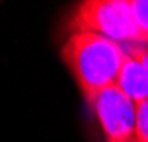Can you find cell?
I'll list each match as a JSON object with an SVG mask.
<instances>
[{
    "label": "cell",
    "mask_w": 148,
    "mask_h": 142,
    "mask_svg": "<svg viewBox=\"0 0 148 142\" xmlns=\"http://www.w3.org/2000/svg\"><path fill=\"white\" fill-rule=\"evenodd\" d=\"M106 142H136V104L116 86L104 88L90 102Z\"/></svg>",
    "instance_id": "3957f363"
},
{
    "label": "cell",
    "mask_w": 148,
    "mask_h": 142,
    "mask_svg": "<svg viewBox=\"0 0 148 142\" xmlns=\"http://www.w3.org/2000/svg\"><path fill=\"white\" fill-rule=\"evenodd\" d=\"M68 22L72 32H94L118 44L142 42L128 0H80Z\"/></svg>",
    "instance_id": "7a4b0ae2"
},
{
    "label": "cell",
    "mask_w": 148,
    "mask_h": 142,
    "mask_svg": "<svg viewBox=\"0 0 148 142\" xmlns=\"http://www.w3.org/2000/svg\"><path fill=\"white\" fill-rule=\"evenodd\" d=\"M114 86L118 90H122L134 104L146 102L148 100V70H146V66L136 56L126 52Z\"/></svg>",
    "instance_id": "277c9868"
},
{
    "label": "cell",
    "mask_w": 148,
    "mask_h": 142,
    "mask_svg": "<svg viewBox=\"0 0 148 142\" xmlns=\"http://www.w3.org/2000/svg\"><path fill=\"white\" fill-rule=\"evenodd\" d=\"M128 2H130L132 18L140 30L142 42H148V0H128Z\"/></svg>",
    "instance_id": "5b68a950"
},
{
    "label": "cell",
    "mask_w": 148,
    "mask_h": 142,
    "mask_svg": "<svg viewBox=\"0 0 148 142\" xmlns=\"http://www.w3.org/2000/svg\"><path fill=\"white\" fill-rule=\"evenodd\" d=\"M124 52L136 56L148 70V42H136V44H130L128 48H124Z\"/></svg>",
    "instance_id": "52a82bcc"
},
{
    "label": "cell",
    "mask_w": 148,
    "mask_h": 142,
    "mask_svg": "<svg viewBox=\"0 0 148 142\" xmlns=\"http://www.w3.org/2000/svg\"><path fill=\"white\" fill-rule=\"evenodd\" d=\"M62 62L74 76L88 104L92 98L116 84L124 46L94 32H70L60 50Z\"/></svg>",
    "instance_id": "6da1fadb"
},
{
    "label": "cell",
    "mask_w": 148,
    "mask_h": 142,
    "mask_svg": "<svg viewBox=\"0 0 148 142\" xmlns=\"http://www.w3.org/2000/svg\"><path fill=\"white\" fill-rule=\"evenodd\" d=\"M136 142H148V100L136 104Z\"/></svg>",
    "instance_id": "8992f818"
}]
</instances>
